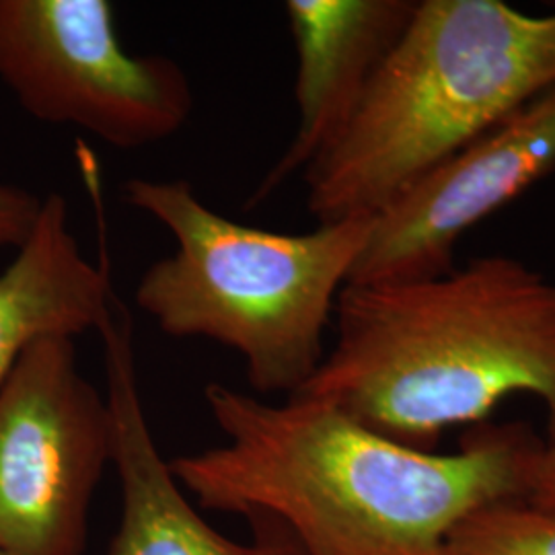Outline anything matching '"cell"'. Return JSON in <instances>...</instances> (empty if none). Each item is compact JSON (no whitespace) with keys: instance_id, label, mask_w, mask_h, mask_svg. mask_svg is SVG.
Here are the masks:
<instances>
[{"instance_id":"30bf717a","label":"cell","mask_w":555,"mask_h":555,"mask_svg":"<svg viewBox=\"0 0 555 555\" xmlns=\"http://www.w3.org/2000/svg\"><path fill=\"white\" fill-rule=\"evenodd\" d=\"M118 298L109 258H87L66 199L46 194L34 233L0 272V385L36 339L98 334Z\"/></svg>"},{"instance_id":"5b68a950","label":"cell","mask_w":555,"mask_h":555,"mask_svg":"<svg viewBox=\"0 0 555 555\" xmlns=\"http://www.w3.org/2000/svg\"><path fill=\"white\" fill-rule=\"evenodd\" d=\"M0 82L31 118L119 151L176 137L196 107L178 60L124 48L107 0H0Z\"/></svg>"},{"instance_id":"4fadbf2b","label":"cell","mask_w":555,"mask_h":555,"mask_svg":"<svg viewBox=\"0 0 555 555\" xmlns=\"http://www.w3.org/2000/svg\"><path fill=\"white\" fill-rule=\"evenodd\" d=\"M522 500L555 513V442H543L539 449Z\"/></svg>"},{"instance_id":"7c38bea8","label":"cell","mask_w":555,"mask_h":555,"mask_svg":"<svg viewBox=\"0 0 555 555\" xmlns=\"http://www.w3.org/2000/svg\"><path fill=\"white\" fill-rule=\"evenodd\" d=\"M41 204L43 196L0 181V251H17L29 238L40 219Z\"/></svg>"},{"instance_id":"8992f818","label":"cell","mask_w":555,"mask_h":555,"mask_svg":"<svg viewBox=\"0 0 555 555\" xmlns=\"http://www.w3.org/2000/svg\"><path fill=\"white\" fill-rule=\"evenodd\" d=\"M112 455V410L82 375L75 337L29 344L0 385V552L85 554Z\"/></svg>"},{"instance_id":"7a4b0ae2","label":"cell","mask_w":555,"mask_h":555,"mask_svg":"<svg viewBox=\"0 0 555 555\" xmlns=\"http://www.w3.org/2000/svg\"><path fill=\"white\" fill-rule=\"evenodd\" d=\"M336 339L295 396L433 451L511 396L535 397L555 442V280L511 256L438 276L346 284Z\"/></svg>"},{"instance_id":"6da1fadb","label":"cell","mask_w":555,"mask_h":555,"mask_svg":"<svg viewBox=\"0 0 555 555\" xmlns=\"http://www.w3.org/2000/svg\"><path fill=\"white\" fill-rule=\"evenodd\" d=\"M224 442L169 459L199 508L280 520L305 555H451L479 508L525 498L543 442L525 424H479L453 453L380 437L309 397L268 403L208 383Z\"/></svg>"},{"instance_id":"9c48e42d","label":"cell","mask_w":555,"mask_h":555,"mask_svg":"<svg viewBox=\"0 0 555 555\" xmlns=\"http://www.w3.org/2000/svg\"><path fill=\"white\" fill-rule=\"evenodd\" d=\"M417 0H286L297 50V130L245 210L259 208L336 142L414 15Z\"/></svg>"},{"instance_id":"5bb4252c","label":"cell","mask_w":555,"mask_h":555,"mask_svg":"<svg viewBox=\"0 0 555 555\" xmlns=\"http://www.w3.org/2000/svg\"><path fill=\"white\" fill-rule=\"evenodd\" d=\"M0 555H9V554H4V552H0Z\"/></svg>"},{"instance_id":"52a82bcc","label":"cell","mask_w":555,"mask_h":555,"mask_svg":"<svg viewBox=\"0 0 555 555\" xmlns=\"http://www.w3.org/2000/svg\"><path fill=\"white\" fill-rule=\"evenodd\" d=\"M555 169V85L438 163L373 217L348 284L438 276L456 243Z\"/></svg>"},{"instance_id":"277c9868","label":"cell","mask_w":555,"mask_h":555,"mask_svg":"<svg viewBox=\"0 0 555 555\" xmlns=\"http://www.w3.org/2000/svg\"><path fill=\"white\" fill-rule=\"evenodd\" d=\"M121 196L176 241L140 278V311L167 336L237 352L256 396L300 391L325 357V332L373 217L286 235L222 217L185 179H128Z\"/></svg>"},{"instance_id":"ba28073f","label":"cell","mask_w":555,"mask_h":555,"mask_svg":"<svg viewBox=\"0 0 555 555\" xmlns=\"http://www.w3.org/2000/svg\"><path fill=\"white\" fill-rule=\"evenodd\" d=\"M98 336L121 502L118 531L105 555H305L276 518L249 516L251 539L235 541L199 515L153 437L140 391L134 319L119 298Z\"/></svg>"},{"instance_id":"3957f363","label":"cell","mask_w":555,"mask_h":555,"mask_svg":"<svg viewBox=\"0 0 555 555\" xmlns=\"http://www.w3.org/2000/svg\"><path fill=\"white\" fill-rule=\"evenodd\" d=\"M555 85V13L417 0L346 132L302 173L319 224L375 217L408 185Z\"/></svg>"},{"instance_id":"8fae6325","label":"cell","mask_w":555,"mask_h":555,"mask_svg":"<svg viewBox=\"0 0 555 555\" xmlns=\"http://www.w3.org/2000/svg\"><path fill=\"white\" fill-rule=\"evenodd\" d=\"M451 555H555V513L522 498L467 516L449 541Z\"/></svg>"}]
</instances>
